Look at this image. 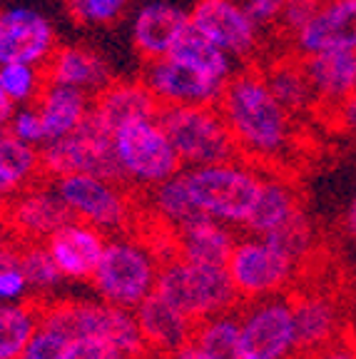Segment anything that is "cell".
Masks as SVG:
<instances>
[{"mask_svg":"<svg viewBox=\"0 0 356 359\" xmlns=\"http://www.w3.org/2000/svg\"><path fill=\"white\" fill-rule=\"evenodd\" d=\"M192 342L200 347L205 359H242L240 314H237V309L197 322Z\"/></svg>","mask_w":356,"mask_h":359,"instance_id":"obj_31","label":"cell"},{"mask_svg":"<svg viewBox=\"0 0 356 359\" xmlns=\"http://www.w3.org/2000/svg\"><path fill=\"white\" fill-rule=\"evenodd\" d=\"M53 185L75 219L93 224L105 235L130 232V224L137 219L132 192L120 180L80 172L53 180Z\"/></svg>","mask_w":356,"mask_h":359,"instance_id":"obj_7","label":"cell"},{"mask_svg":"<svg viewBox=\"0 0 356 359\" xmlns=\"http://www.w3.org/2000/svg\"><path fill=\"white\" fill-rule=\"evenodd\" d=\"M287 43L299 57L329 50L356 53V0H322L312 20Z\"/></svg>","mask_w":356,"mask_h":359,"instance_id":"obj_17","label":"cell"},{"mask_svg":"<svg viewBox=\"0 0 356 359\" xmlns=\"http://www.w3.org/2000/svg\"><path fill=\"white\" fill-rule=\"evenodd\" d=\"M240 157L259 168L284 170L299 150V128L269 88L262 67H245L229 78L217 102Z\"/></svg>","mask_w":356,"mask_h":359,"instance_id":"obj_1","label":"cell"},{"mask_svg":"<svg viewBox=\"0 0 356 359\" xmlns=\"http://www.w3.org/2000/svg\"><path fill=\"white\" fill-rule=\"evenodd\" d=\"M319 6H322V0H287L282 15H279V22H277L279 33L289 40L292 35L299 33L306 22L312 20L314 13L319 11Z\"/></svg>","mask_w":356,"mask_h":359,"instance_id":"obj_38","label":"cell"},{"mask_svg":"<svg viewBox=\"0 0 356 359\" xmlns=\"http://www.w3.org/2000/svg\"><path fill=\"white\" fill-rule=\"evenodd\" d=\"M306 78L314 90L319 110H329L354 93L356 85V53L329 50L301 57Z\"/></svg>","mask_w":356,"mask_h":359,"instance_id":"obj_24","label":"cell"},{"mask_svg":"<svg viewBox=\"0 0 356 359\" xmlns=\"http://www.w3.org/2000/svg\"><path fill=\"white\" fill-rule=\"evenodd\" d=\"M135 317H137L139 332L145 337L147 349L165 359H170L187 342H192L197 325L184 312H179L174 304L160 297L157 292H152L150 297H145L135 307Z\"/></svg>","mask_w":356,"mask_h":359,"instance_id":"obj_20","label":"cell"},{"mask_svg":"<svg viewBox=\"0 0 356 359\" xmlns=\"http://www.w3.org/2000/svg\"><path fill=\"white\" fill-rule=\"evenodd\" d=\"M45 75L48 83L70 85L93 97L115 80L105 55L83 43L57 45L50 60L45 62Z\"/></svg>","mask_w":356,"mask_h":359,"instance_id":"obj_21","label":"cell"},{"mask_svg":"<svg viewBox=\"0 0 356 359\" xmlns=\"http://www.w3.org/2000/svg\"><path fill=\"white\" fill-rule=\"evenodd\" d=\"M242 359H296V327L287 292L242 302L240 309Z\"/></svg>","mask_w":356,"mask_h":359,"instance_id":"obj_10","label":"cell"},{"mask_svg":"<svg viewBox=\"0 0 356 359\" xmlns=\"http://www.w3.org/2000/svg\"><path fill=\"white\" fill-rule=\"evenodd\" d=\"M70 342H73V334L65 330V325L55 314L48 312V307H43L40 327L35 330L33 339L28 342L20 359H62Z\"/></svg>","mask_w":356,"mask_h":359,"instance_id":"obj_35","label":"cell"},{"mask_svg":"<svg viewBox=\"0 0 356 359\" xmlns=\"http://www.w3.org/2000/svg\"><path fill=\"white\" fill-rule=\"evenodd\" d=\"M157 118L170 135L184 168L240 157L237 142L217 105H170L162 107Z\"/></svg>","mask_w":356,"mask_h":359,"instance_id":"obj_6","label":"cell"},{"mask_svg":"<svg viewBox=\"0 0 356 359\" xmlns=\"http://www.w3.org/2000/svg\"><path fill=\"white\" fill-rule=\"evenodd\" d=\"M296 359H356V334L351 332V327H346L336 339L314 352L296 354Z\"/></svg>","mask_w":356,"mask_h":359,"instance_id":"obj_41","label":"cell"},{"mask_svg":"<svg viewBox=\"0 0 356 359\" xmlns=\"http://www.w3.org/2000/svg\"><path fill=\"white\" fill-rule=\"evenodd\" d=\"M62 359H130L117 347H112L105 339H95V337H75L67 344L65 357Z\"/></svg>","mask_w":356,"mask_h":359,"instance_id":"obj_40","label":"cell"},{"mask_svg":"<svg viewBox=\"0 0 356 359\" xmlns=\"http://www.w3.org/2000/svg\"><path fill=\"white\" fill-rule=\"evenodd\" d=\"M292 312H294L296 327V354L314 352L346 330L341 320V304L334 292L317 290H289Z\"/></svg>","mask_w":356,"mask_h":359,"instance_id":"obj_18","label":"cell"},{"mask_svg":"<svg viewBox=\"0 0 356 359\" xmlns=\"http://www.w3.org/2000/svg\"><path fill=\"white\" fill-rule=\"evenodd\" d=\"M15 247H18V240L11 235L6 219L0 217V262H6V259L15 252Z\"/></svg>","mask_w":356,"mask_h":359,"instance_id":"obj_44","label":"cell"},{"mask_svg":"<svg viewBox=\"0 0 356 359\" xmlns=\"http://www.w3.org/2000/svg\"><path fill=\"white\" fill-rule=\"evenodd\" d=\"M67 15L83 28H110L130 11L135 0H62Z\"/></svg>","mask_w":356,"mask_h":359,"instance_id":"obj_36","label":"cell"},{"mask_svg":"<svg viewBox=\"0 0 356 359\" xmlns=\"http://www.w3.org/2000/svg\"><path fill=\"white\" fill-rule=\"evenodd\" d=\"M112 150L128 187L152 190L184 168L160 118L130 120L112 133Z\"/></svg>","mask_w":356,"mask_h":359,"instance_id":"obj_5","label":"cell"},{"mask_svg":"<svg viewBox=\"0 0 356 359\" xmlns=\"http://www.w3.org/2000/svg\"><path fill=\"white\" fill-rule=\"evenodd\" d=\"M264 78H267L269 88L277 95V100L282 102L292 115L301 118L306 112L319 110V102L314 97V90L309 85V78H306L304 62H301L299 55L294 53H287L282 57H274L267 67H262Z\"/></svg>","mask_w":356,"mask_h":359,"instance_id":"obj_28","label":"cell"},{"mask_svg":"<svg viewBox=\"0 0 356 359\" xmlns=\"http://www.w3.org/2000/svg\"><path fill=\"white\" fill-rule=\"evenodd\" d=\"M160 264L162 259L150 240H139L132 232L110 235L90 285L102 302L135 309L155 292Z\"/></svg>","mask_w":356,"mask_h":359,"instance_id":"obj_4","label":"cell"},{"mask_svg":"<svg viewBox=\"0 0 356 359\" xmlns=\"http://www.w3.org/2000/svg\"><path fill=\"white\" fill-rule=\"evenodd\" d=\"M240 3L247 8V13L254 18V22L259 28L269 30L279 22V15H282L287 0H240Z\"/></svg>","mask_w":356,"mask_h":359,"instance_id":"obj_42","label":"cell"},{"mask_svg":"<svg viewBox=\"0 0 356 359\" xmlns=\"http://www.w3.org/2000/svg\"><path fill=\"white\" fill-rule=\"evenodd\" d=\"M0 217L18 242H45L53 232L73 219L55 185H40L22 190L0 208Z\"/></svg>","mask_w":356,"mask_h":359,"instance_id":"obj_15","label":"cell"},{"mask_svg":"<svg viewBox=\"0 0 356 359\" xmlns=\"http://www.w3.org/2000/svg\"><path fill=\"white\" fill-rule=\"evenodd\" d=\"M170 55L189 62L192 67H197V70H202V73L212 75V78L224 80V83H229V78L237 73V70H234L237 62H234L232 57L222 50V48H217L212 40H207L205 35H200L192 28L179 38V43L174 45V50L170 53Z\"/></svg>","mask_w":356,"mask_h":359,"instance_id":"obj_33","label":"cell"},{"mask_svg":"<svg viewBox=\"0 0 356 359\" xmlns=\"http://www.w3.org/2000/svg\"><path fill=\"white\" fill-rule=\"evenodd\" d=\"M324 115L329 118V123L334 125L341 133L356 135V90L351 95H346L341 102L331 105L329 110H324Z\"/></svg>","mask_w":356,"mask_h":359,"instance_id":"obj_43","label":"cell"},{"mask_svg":"<svg viewBox=\"0 0 356 359\" xmlns=\"http://www.w3.org/2000/svg\"><path fill=\"white\" fill-rule=\"evenodd\" d=\"M147 200H150V210L157 217V222L165 224L172 232L205 217L202 210L197 208L192 192H189L187 180H184V168L165 182L155 185L152 190H147Z\"/></svg>","mask_w":356,"mask_h":359,"instance_id":"obj_30","label":"cell"},{"mask_svg":"<svg viewBox=\"0 0 356 359\" xmlns=\"http://www.w3.org/2000/svg\"><path fill=\"white\" fill-rule=\"evenodd\" d=\"M189 28L222 48L234 62H249L262 50L264 30L240 0H195Z\"/></svg>","mask_w":356,"mask_h":359,"instance_id":"obj_12","label":"cell"},{"mask_svg":"<svg viewBox=\"0 0 356 359\" xmlns=\"http://www.w3.org/2000/svg\"><path fill=\"white\" fill-rule=\"evenodd\" d=\"M107 237L110 235H105L102 230L73 217L57 232H53L45 240V245L50 250L60 272L65 275V280L90 282V277L95 275V269L100 264L102 255H105Z\"/></svg>","mask_w":356,"mask_h":359,"instance_id":"obj_19","label":"cell"},{"mask_svg":"<svg viewBox=\"0 0 356 359\" xmlns=\"http://www.w3.org/2000/svg\"><path fill=\"white\" fill-rule=\"evenodd\" d=\"M155 292L195 322L234 312L242 304L227 264L192 262L179 255L162 259Z\"/></svg>","mask_w":356,"mask_h":359,"instance_id":"obj_3","label":"cell"},{"mask_svg":"<svg viewBox=\"0 0 356 359\" xmlns=\"http://www.w3.org/2000/svg\"><path fill=\"white\" fill-rule=\"evenodd\" d=\"M341 227H344V232L351 240H356V195L351 197V202L346 205L344 217H341Z\"/></svg>","mask_w":356,"mask_h":359,"instance_id":"obj_45","label":"cell"},{"mask_svg":"<svg viewBox=\"0 0 356 359\" xmlns=\"http://www.w3.org/2000/svg\"><path fill=\"white\" fill-rule=\"evenodd\" d=\"M43 297L0 302V359H20L43 320Z\"/></svg>","mask_w":356,"mask_h":359,"instance_id":"obj_29","label":"cell"},{"mask_svg":"<svg viewBox=\"0 0 356 359\" xmlns=\"http://www.w3.org/2000/svg\"><path fill=\"white\" fill-rule=\"evenodd\" d=\"M237 242L232 227L212 217H202L174 232V250L179 257L205 264H227Z\"/></svg>","mask_w":356,"mask_h":359,"instance_id":"obj_27","label":"cell"},{"mask_svg":"<svg viewBox=\"0 0 356 359\" xmlns=\"http://www.w3.org/2000/svg\"><path fill=\"white\" fill-rule=\"evenodd\" d=\"M57 45V30L45 13L30 6L0 8V65L30 62L45 67Z\"/></svg>","mask_w":356,"mask_h":359,"instance_id":"obj_14","label":"cell"},{"mask_svg":"<svg viewBox=\"0 0 356 359\" xmlns=\"http://www.w3.org/2000/svg\"><path fill=\"white\" fill-rule=\"evenodd\" d=\"M48 85L43 65L30 62H3L0 65V90L13 105H33Z\"/></svg>","mask_w":356,"mask_h":359,"instance_id":"obj_34","label":"cell"},{"mask_svg":"<svg viewBox=\"0 0 356 359\" xmlns=\"http://www.w3.org/2000/svg\"><path fill=\"white\" fill-rule=\"evenodd\" d=\"M160 110V102L142 78L112 80L105 90L93 97V118L112 133L130 120L157 118Z\"/></svg>","mask_w":356,"mask_h":359,"instance_id":"obj_23","label":"cell"},{"mask_svg":"<svg viewBox=\"0 0 356 359\" xmlns=\"http://www.w3.org/2000/svg\"><path fill=\"white\" fill-rule=\"evenodd\" d=\"M189 30V11L170 0H147L130 20V43L145 62L167 57Z\"/></svg>","mask_w":356,"mask_h":359,"instance_id":"obj_16","label":"cell"},{"mask_svg":"<svg viewBox=\"0 0 356 359\" xmlns=\"http://www.w3.org/2000/svg\"><path fill=\"white\" fill-rule=\"evenodd\" d=\"M40 157H43V172L48 180L90 172L123 182L115 150H112V130L100 125L93 115L75 133L45 142L40 147Z\"/></svg>","mask_w":356,"mask_h":359,"instance_id":"obj_11","label":"cell"},{"mask_svg":"<svg viewBox=\"0 0 356 359\" xmlns=\"http://www.w3.org/2000/svg\"><path fill=\"white\" fill-rule=\"evenodd\" d=\"M48 312L55 314L65 330L75 337H95L105 339L130 359H147L150 349L139 332L135 309L117 307L110 302H57L45 299Z\"/></svg>","mask_w":356,"mask_h":359,"instance_id":"obj_9","label":"cell"},{"mask_svg":"<svg viewBox=\"0 0 356 359\" xmlns=\"http://www.w3.org/2000/svg\"><path fill=\"white\" fill-rule=\"evenodd\" d=\"M299 212H304V210H301L299 192H296V185L294 180L289 177V172L287 170L264 168L262 190H259L252 215L242 224V230L247 235L267 237L272 232L282 230L284 224L292 222Z\"/></svg>","mask_w":356,"mask_h":359,"instance_id":"obj_22","label":"cell"},{"mask_svg":"<svg viewBox=\"0 0 356 359\" xmlns=\"http://www.w3.org/2000/svg\"><path fill=\"white\" fill-rule=\"evenodd\" d=\"M8 130H11L15 137L30 142V145H35V147H43L45 142H48L43 118H40V112H38V107H35V102H33V105H18L15 112H13Z\"/></svg>","mask_w":356,"mask_h":359,"instance_id":"obj_37","label":"cell"},{"mask_svg":"<svg viewBox=\"0 0 356 359\" xmlns=\"http://www.w3.org/2000/svg\"><path fill=\"white\" fill-rule=\"evenodd\" d=\"M15 259L30 285V294L35 297L50 299L48 294H53L65 280L45 242H18Z\"/></svg>","mask_w":356,"mask_h":359,"instance_id":"obj_32","label":"cell"},{"mask_svg":"<svg viewBox=\"0 0 356 359\" xmlns=\"http://www.w3.org/2000/svg\"><path fill=\"white\" fill-rule=\"evenodd\" d=\"M25 297H30V285L13 252L6 262H0V302H20Z\"/></svg>","mask_w":356,"mask_h":359,"instance_id":"obj_39","label":"cell"},{"mask_svg":"<svg viewBox=\"0 0 356 359\" xmlns=\"http://www.w3.org/2000/svg\"><path fill=\"white\" fill-rule=\"evenodd\" d=\"M142 80L160 107L170 105H217L227 83L202 73L174 55L145 62Z\"/></svg>","mask_w":356,"mask_h":359,"instance_id":"obj_13","label":"cell"},{"mask_svg":"<svg viewBox=\"0 0 356 359\" xmlns=\"http://www.w3.org/2000/svg\"><path fill=\"white\" fill-rule=\"evenodd\" d=\"M170 359H205V354L200 352V347H197L195 342H187L184 347H179Z\"/></svg>","mask_w":356,"mask_h":359,"instance_id":"obj_47","label":"cell"},{"mask_svg":"<svg viewBox=\"0 0 356 359\" xmlns=\"http://www.w3.org/2000/svg\"><path fill=\"white\" fill-rule=\"evenodd\" d=\"M354 90H356V85H354Z\"/></svg>","mask_w":356,"mask_h":359,"instance_id":"obj_48","label":"cell"},{"mask_svg":"<svg viewBox=\"0 0 356 359\" xmlns=\"http://www.w3.org/2000/svg\"><path fill=\"white\" fill-rule=\"evenodd\" d=\"M45 177L40 147L20 140L11 130L0 133V208Z\"/></svg>","mask_w":356,"mask_h":359,"instance_id":"obj_26","label":"cell"},{"mask_svg":"<svg viewBox=\"0 0 356 359\" xmlns=\"http://www.w3.org/2000/svg\"><path fill=\"white\" fill-rule=\"evenodd\" d=\"M296 267L299 262L294 257L259 235L240 237L227 259V272L242 302L289 292V285L296 280Z\"/></svg>","mask_w":356,"mask_h":359,"instance_id":"obj_8","label":"cell"},{"mask_svg":"<svg viewBox=\"0 0 356 359\" xmlns=\"http://www.w3.org/2000/svg\"><path fill=\"white\" fill-rule=\"evenodd\" d=\"M35 107L43 118L45 135L50 142L75 133L88 123V118L93 115V95L78 88H70V85L48 83L35 100Z\"/></svg>","mask_w":356,"mask_h":359,"instance_id":"obj_25","label":"cell"},{"mask_svg":"<svg viewBox=\"0 0 356 359\" xmlns=\"http://www.w3.org/2000/svg\"><path fill=\"white\" fill-rule=\"evenodd\" d=\"M262 177L264 168L245 157L184 168V180L202 215L229 227H242L247 222L262 190Z\"/></svg>","mask_w":356,"mask_h":359,"instance_id":"obj_2","label":"cell"},{"mask_svg":"<svg viewBox=\"0 0 356 359\" xmlns=\"http://www.w3.org/2000/svg\"><path fill=\"white\" fill-rule=\"evenodd\" d=\"M13 112H15V105H13V102L6 97V93L0 90V133H3V130H8V125H11V118H13Z\"/></svg>","mask_w":356,"mask_h":359,"instance_id":"obj_46","label":"cell"}]
</instances>
